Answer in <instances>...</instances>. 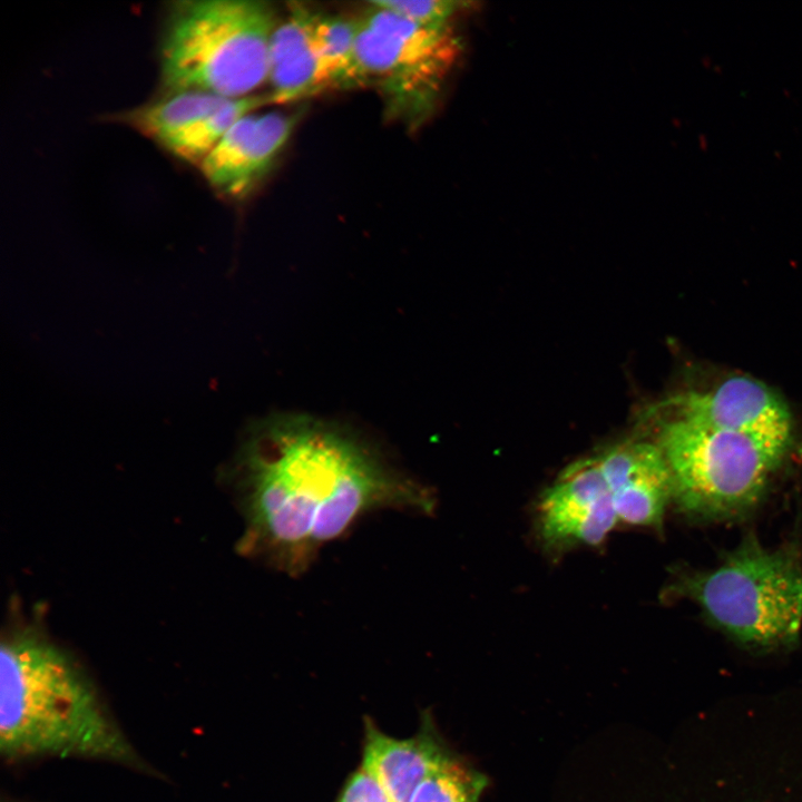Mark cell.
<instances>
[{"mask_svg": "<svg viewBox=\"0 0 802 802\" xmlns=\"http://www.w3.org/2000/svg\"><path fill=\"white\" fill-rule=\"evenodd\" d=\"M246 520L241 550L296 577L364 515L429 514L424 486L398 472L346 429L304 415L260 424L238 462Z\"/></svg>", "mask_w": 802, "mask_h": 802, "instance_id": "6da1fadb", "label": "cell"}, {"mask_svg": "<svg viewBox=\"0 0 802 802\" xmlns=\"http://www.w3.org/2000/svg\"><path fill=\"white\" fill-rule=\"evenodd\" d=\"M0 751L10 763L69 757L149 770L86 671L35 626L1 643Z\"/></svg>", "mask_w": 802, "mask_h": 802, "instance_id": "7a4b0ae2", "label": "cell"}, {"mask_svg": "<svg viewBox=\"0 0 802 802\" xmlns=\"http://www.w3.org/2000/svg\"><path fill=\"white\" fill-rule=\"evenodd\" d=\"M278 21L265 1L169 2L158 51L163 94L254 95L268 80L270 43Z\"/></svg>", "mask_w": 802, "mask_h": 802, "instance_id": "3957f363", "label": "cell"}, {"mask_svg": "<svg viewBox=\"0 0 802 802\" xmlns=\"http://www.w3.org/2000/svg\"><path fill=\"white\" fill-rule=\"evenodd\" d=\"M677 589L746 647H785L800 635L802 567L791 549H769L747 536L717 567L682 578Z\"/></svg>", "mask_w": 802, "mask_h": 802, "instance_id": "277c9868", "label": "cell"}, {"mask_svg": "<svg viewBox=\"0 0 802 802\" xmlns=\"http://www.w3.org/2000/svg\"><path fill=\"white\" fill-rule=\"evenodd\" d=\"M673 480V499L686 512L725 519L762 498L790 444L714 428L675 415L657 442Z\"/></svg>", "mask_w": 802, "mask_h": 802, "instance_id": "5b68a950", "label": "cell"}, {"mask_svg": "<svg viewBox=\"0 0 802 802\" xmlns=\"http://www.w3.org/2000/svg\"><path fill=\"white\" fill-rule=\"evenodd\" d=\"M458 47L448 25L417 23L370 4L356 19L353 88L376 89L392 118L419 125L431 113Z\"/></svg>", "mask_w": 802, "mask_h": 802, "instance_id": "8992f818", "label": "cell"}, {"mask_svg": "<svg viewBox=\"0 0 802 802\" xmlns=\"http://www.w3.org/2000/svg\"><path fill=\"white\" fill-rule=\"evenodd\" d=\"M538 524L552 547L600 545L618 521L596 457L568 466L540 496Z\"/></svg>", "mask_w": 802, "mask_h": 802, "instance_id": "52a82bcc", "label": "cell"}, {"mask_svg": "<svg viewBox=\"0 0 802 802\" xmlns=\"http://www.w3.org/2000/svg\"><path fill=\"white\" fill-rule=\"evenodd\" d=\"M297 120L294 113L246 115L200 163L203 178L224 198L247 197L272 168Z\"/></svg>", "mask_w": 802, "mask_h": 802, "instance_id": "ba28073f", "label": "cell"}, {"mask_svg": "<svg viewBox=\"0 0 802 802\" xmlns=\"http://www.w3.org/2000/svg\"><path fill=\"white\" fill-rule=\"evenodd\" d=\"M673 403L677 415L694 422L791 443L788 408L766 385L751 378H730L713 390L679 395Z\"/></svg>", "mask_w": 802, "mask_h": 802, "instance_id": "9c48e42d", "label": "cell"}, {"mask_svg": "<svg viewBox=\"0 0 802 802\" xmlns=\"http://www.w3.org/2000/svg\"><path fill=\"white\" fill-rule=\"evenodd\" d=\"M618 521L658 527L673 499V480L656 443L627 441L596 456Z\"/></svg>", "mask_w": 802, "mask_h": 802, "instance_id": "30bf717a", "label": "cell"}, {"mask_svg": "<svg viewBox=\"0 0 802 802\" xmlns=\"http://www.w3.org/2000/svg\"><path fill=\"white\" fill-rule=\"evenodd\" d=\"M320 14L292 3L275 27L268 53L272 104L293 102L329 89L315 41Z\"/></svg>", "mask_w": 802, "mask_h": 802, "instance_id": "8fae6325", "label": "cell"}, {"mask_svg": "<svg viewBox=\"0 0 802 802\" xmlns=\"http://www.w3.org/2000/svg\"><path fill=\"white\" fill-rule=\"evenodd\" d=\"M451 755L429 727L398 740L369 725L362 769L378 781L390 802H409L420 783Z\"/></svg>", "mask_w": 802, "mask_h": 802, "instance_id": "7c38bea8", "label": "cell"}, {"mask_svg": "<svg viewBox=\"0 0 802 802\" xmlns=\"http://www.w3.org/2000/svg\"><path fill=\"white\" fill-rule=\"evenodd\" d=\"M226 100L198 91L163 94L160 98L119 114L117 119L163 147Z\"/></svg>", "mask_w": 802, "mask_h": 802, "instance_id": "4fadbf2b", "label": "cell"}, {"mask_svg": "<svg viewBox=\"0 0 802 802\" xmlns=\"http://www.w3.org/2000/svg\"><path fill=\"white\" fill-rule=\"evenodd\" d=\"M270 104L268 94L227 99L169 139L163 148L176 158L198 167L239 119Z\"/></svg>", "mask_w": 802, "mask_h": 802, "instance_id": "5bb4252c", "label": "cell"}, {"mask_svg": "<svg viewBox=\"0 0 802 802\" xmlns=\"http://www.w3.org/2000/svg\"><path fill=\"white\" fill-rule=\"evenodd\" d=\"M315 41L329 89H353L356 19L320 14Z\"/></svg>", "mask_w": 802, "mask_h": 802, "instance_id": "9a60e30c", "label": "cell"}, {"mask_svg": "<svg viewBox=\"0 0 802 802\" xmlns=\"http://www.w3.org/2000/svg\"><path fill=\"white\" fill-rule=\"evenodd\" d=\"M487 777L451 755L415 789L409 802H479Z\"/></svg>", "mask_w": 802, "mask_h": 802, "instance_id": "2e32d148", "label": "cell"}, {"mask_svg": "<svg viewBox=\"0 0 802 802\" xmlns=\"http://www.w3.org/2000/svg\"><path fill=\"white\" fill-rule=\"evenodd\" d=\"M372 6L427 26H446L461 3L447 0H375Z\"/></svg>", "mask_w": 802, "mask_h": 802, "instance_id": "e0dca14e", "label": "cell"}, {"mask_svg": "<svg viewBox=\"0 0 802 802\" xmlns=\"http://www.w3.org/2000/svg\"><path fill=\"white\" fill-rule=\"evenodd\" d=\"M340 802H390L378 781L363 769L349 781Z\"/></svg>", "mask_w": 802, "mask_h": 802, "instance_id": "ac0fdd59", "label": "cell"}]
</instances>
